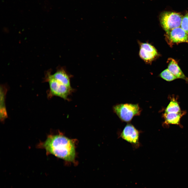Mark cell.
I'll return each mask as SVG.
<instances>
[{
    "label": "cell",
    "mask_w": 188,
    "mask_h": 188,
    "mask_svg": "<svg viewBox=\"0 0 188 188\" xmlns=\"http://www.w3.org/2000/svg\"><path fill=\"white\" fill-rule=\"evenodd\" d=\"M43 148L47 154H52L67 161L74 160L75 152L74 144L71 139L60 134L48 136L46 140L38 145Z\"/></svg>",
    "instance_id": "cell-1"
},
{
    "label": "cell",
    "mask_w": 188,
    "mask_h": 188,
    "mask_svg": "<svg viewBox=\"0 0 188 188\" xmlns=\"http://www.w3.org/2000/svg\"><path fill=\"white\" fill-rule=\"evenodd\" d=\"M113 110L123 121L129 122L133 117L140 114L141 110L138 104H123L115 105Z\"/></svg>",
    "instance_id": "cell-2"
},
{
    "label": "cell",
    "mask_w": 188,
    "mask_h": 188,
    "mask_svg": "<svg viewBox=\"0 0 188 188\" xmlns=\"http://www.w3.org/2000/svg\"><path fill=\"white\" fill-rule=\"evenodd\" d=\"M183 17V15L179 13L164 11L160 14L159 20L162 26L167 32L180 27Z\"/></svg>",
    "instance_id": "cell-3"
},
{
    "label": "cell",
    "mask_w": 188,
    "mask_h": 188,
    "mask_svg": "<svg viewBox=\"0 0 188 188\" xmlns=\"http://www.w3.org/2000/svg\"><path fill=\"white\" fill-rule=\"evenodd\" d=\"M47 80L50 87V93L52 96L60 97L65 100H68V96L73 91L72 87H69L60 83L53 78L48 73Z\"/></svg>",
    "instance_id": "cell-4"
},
{
    "label": "cell",
    "mask_w": 188,
    "mask_h": 188,
    "mask_svg": "<svg viewBox=\"0 0 188 188\" xmlns=\"http://www.w3.org/2000/svg\"><path fill=\"white\" fill-rule=\"evenodd\" d=\"M138 43L139 48V57L146 63H150L158 55L156 49L148 43H143L138 41Z\"/></svg>",
    "instance_id": "cell-5"
},
{
    "label": "cell",
    "mask_w": 188,
    "mask_h": 188,
    "mask_svg": "<svg viewBox=\"0 0 188 188\" xmlns=\"http://www.w3.org/2000/svg\"><path fill=\"white\" fill-rule=\"evenodd\" d=\"M166 38L171 45L182 42L188 43V33L179 27L166 32Z\"/></svg>",
    "instance_id": "cell-6"
},
{
    "label": "cell",
    "mask_w": 188,
    "mask_h": 188,
    "mask_svg": "<svg viewBox=\"0 0 188 188\" xmlns=\"http://www.w3.org/2000/svg\"><path fill=\"white\" fill-rule=\"evenodd\" d=\"M139 132L132 125L127 124L124 128L120 136L124 139L135 147L139 146Z\"/></svg>",
    "instance_id": "cell-7"
},
{
    "label": "cell",
    "mask_w": 188,
    "mask_h": 188,
    "mask_svg": "<svg viewBox=\"0 0 188 188\" xmlns=\"http://www.w3.org/2000/svg\"><path fill=\"white\" fill-rule=\"evenodd\" d=\"M51 77L61 83L69 87H71L70 79L71 75L67 72L63 67L57 70L54 74H51Z\"/></svg>",
    "instance_id": "cell-8"
},
{
    "label": "cell",
    "mask_w": 188,
    "mask_h": 188,
    "mask_svg": "<svg viewBox=\"0 0 188 188\" xmlns=\"http://www.w3.org/2000/svg\"><path fill=\"white\" fill-rule=\"evenodd\" d=\"M168 60L169 61L167 68L168 70L177 78L182 79L188 81V79L180 69L177 62L172 58Z\"/></svg>",
    "instance_id": "cell-9"
},
{
    "label": "cell",
    "mask_w": 188,
    "mask_h": 188,
    "mask_svg": "<svg viewBox=\"0 0 188 188\" xmlns=\"http://www.w3.org/2000/svg\"><path fill=\"white\" fill-rule=\"evenodd\" d=\"M182 114L180 113H165L163 117L165 123L167 124L178 125Z\"/></svg>",
    "instance_id": "cell-10"
},
{
    "label": "cell",
    "mask_w": 188,
    "mask_h": 188,
    "mask_svg": "<svg viewBox=\"0 0 188 188\" xmlns=\"http://www.w3.org/2000/svg\"><path fill=\"white\" fill-rule=\"evenodd\" d=\"M165 113H180V107L177 102L174 99L171 100L165 110Z\"/></svg>",
    "instance_id": "cell-11"
},
{
    "label": "cell",
    "mask_w": 188,
    "mask_h": 188,
    "mask_svg": "<svg viewBox=\"0 0 188 188\" xmlns=\"http://www.w3.org/2000/svg\"><path fill=\"white\" fill-rule=\"evenodd\" d=\"M160 77L166 81H170L177 79L168 69L163 71L160 74Z\"/></svg>",
    "instance_id": "cell-12"
},
{
    "label": "cell",
    "mask_w": 188,
    "mask_h": 188,
    "mask_svg": "<svg viewBox=\"0 0 188 188\" xmlns=\"http://www.w3.org/2000/svg\"><path fill=\"white\" fill-rule=\"evenodd\" d=\"M180 26L188 33V13L183 17Z\"/></svg>",
    "instance_id": "cell-13"
}]
</instances>
